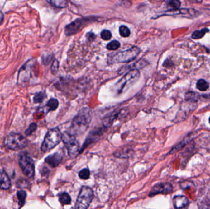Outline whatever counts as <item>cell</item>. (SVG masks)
<instances>
[{
  "label": "cell",
  "instance_id": "d4e9b609",
  "mask_svg": "<svg viewBox=\"0 0 210 209\" xmlns=\"http://www.w3.org/2000/svg\"><path fill=\"white\" fill-rule=\"evenodd\" d=\"M90 175V170L87 168H84L79 172V177L83 180H87L89 179Z\"/></svg>",
  "mask_w": 210,
  "mask_h": 209
},
{
  "label": "cell",
  "instance_id": "30bf717a",
  "mask_svg": "<svg viewBox=\"0 0 210 209\" xmlns=\"http://www.w3.org/2000/svg\"><path fill=\"white\" fill-rule=\"evenodd\" d=\"M173 191V186L169 183H161L155 185L151 189L149 196L150 197L154 196L159 194H168Z\"/></svg>",
  "mask_w": 210,
  "mask_h": 209
},
{
  "label": "cell",
  "instance_id": "ffe728a7",
  "mask_svg": "<svg viewBox=\"0 0 210 209\" xmlns=\"http://www.w3.org/2000/svg\"><path fill=\"white\" fill-rule=\"evenodd\" d=\"M17 197L19 201V207H21L25 202V199L26 197V193L25 191H23V190L18 191L17 193Z\"/></svg>",
  "mask_w": 210,
  "mask_h": 209
},
{
  "label": "cell",
  "instance_id": "83f0119b",
  "mask_svg": "<svg viewBox=\"0 0 210 209\" xmlns=\"http://www.w3.org/2000/svg\"><path fill=\"white\" fill-rule=\"evenodd\" d=\"M36 128H37L36 123H31L29 126V128L25 131V134L26 136H30L36 129Z\"/></svg>",
  "mask_w": 210,
  "mask_h": 209
},
{
  "label": "cell",
  "instance_id": "3957f363",
  "mask_svg": "<svg viewBox=\"0 0 210 209\" xmlns=\"http://www.w3.org/2000/svg\"><path fill=\"white\" fill-rule=\"evenodd\" d=\"M140 52V49L137 47H133L126 50L119 52L111 55L108 59V63H128L136 58Z\"/></svg>",
  "mask_w": 210,
  "mask_h": 209
},
{
  "label": "cell",
  "instance_id": "cb8c5ba5",
  "mask_svg": "<svg viewBox=\"0 0 210 209\" xmlns=\"http://www.w3.org/2000/svg\"><path fill=\"white\" fill-rule=\"evenodd\" d=\"M45 93L41 91V92L37 93L35 95L33 100L35 103H42V101L45 99Z\"/></svg>",
  "mask_w": 210,
  "mask_h": 209
},
{
  "label": "cell",
  "instance_id": "5b68a950",
  "mask_svg": "<svg viewBox=\"0 0 210 209\" xmlns=\"http://www.w3.org/2000/svg\"><path fill=\"white\" fill-rule=\"evenodd\" d=\"M4 144L8 148L17 151L27 146L28 141L21 134L12 132L5 138Z\"/></svg>",
  "mask_w": 210,
  "mask_h": 209
},
{
  "label": "cell",
  "instance_id": "5bb4252c",
  "mask_svg": "<svg viewBox=\"0 0 210 209\" xmlns=\"http://www.w3.org/2000/svg\"><path fill=\"white\" fill-rule=\"evenodd\" d=\"M173 206L176 209H183L189 205V200L185 196H176L173 199Z\"/></svg>",
  "mask_w": 210,
  "mask_h": 209
},
{
  "label": "cell",
  "instance_id": "9a60e30c",
  "mask_svg": "<svg viewBox=\"0 0 210 209\" xmlns=\"http://www.w3.org/2000/svg\"><path fill=\"white\" fill-rule=\"evenodd\" d=\"M11 180L5 171L0 170V188L8 189L11 187Z\"/></svg>",
  "mask_w": 210,
  "mask_h": 209
},
{
  "label": "cell",
  "instance_id": "2e32d148",
  "mask_svg": "<svg viewBox=\"0 0 210 209\" xmlns=\"http://www.w3.org/2000/svg\"><path fill=\"white\" fill-rule=\"evenodd\" d=\"M166 4L169 11H176L179 9L181 2L179 0H168Z\"/></svg>",
  "mask_w": 210,
  "mask_h": 209
},
{
  "label": "cell",
  "instance_id": "4316f807",
  "mask_svg": "<svg viewBox=\"0 0 210 209\" xmlns=\"http://www.w3.org/2000/svg\"><path fill=\"white\" fill-rule=\"evenodd\" d=\"M101 37L103 40L108 41L111 38L112 35H111V33L110 31H109L107 30H105L102 31V32L101 33Z\"/></svg>",
  "mask_w": 210,
  "mask_h": 209
},
{
  "label": "cell",
  "instance_id": "603a6c76",
  "mask_svg": "<svg viewBox=\"0 0 210 209\" xmlns=\"http://www.w3.org/2000/svg\"><path fill=\"white\" fill-rule=\"evenodd\" d=\"M119 33L121 36L124 38H127L130 35V31L127 26L125 25H122L119 27Z\"/></svg>",
  "mask_w": 210,
  "mask_h": 209
},
{
  "label": "cell",
  "instance_id": "44dd1931",
  "mask_svg": "<svg viewBox=\"0 0 210 209\" xmlns=\"http://www.w3.org/2000/svg\"><path fill=\"white\" fill-rule=\"evenodd\" d=\"M197 88L200 91H205L208 89L209 84L204 79H200L197 83Z\"/></svg>",
  "mask_w": 210,
  "mask_h": 209
},
{
  "label": "cell",
  "instance_id": "7c38bea8",
  "mask_svg": "<svg viewBox=\"0 0 210 209\" xmlns=\"http://www.w3.org/2000/svg\"><path fill=\"white\" fill-rule=\"evenodd\" d=\"M31 61H28L25 63L21 69L19 76H18V82L19 83H23L26 82V80L30 77L31 76Z\"/></svg>",
  "mask_w": 210,
  "mask_h": 209
},
{
  "label": "cell",
  "instance_id": "4dcf8cb0",
  "mask_svg": "<svg viewBox=\"0 0 210 209\" xmlns=\"http://www.w3.org/2000/svg\"><path fill=\"white\" fill-rule=\"evenodd\" d=\"M87 38H88V39H91V40H92V37H93V38H95V35L93 34V33H88L87 35Z\"/></svg>",
  "mask_w": 210,
  "mask_h": 209
},
{
  "label": "cell",
  "instance_id": "ac0fdd59",
  "mask_svg": "<svg viewBox=\"0 0 210 209\" xmlns=\"http://www.w3.org/2000/svg\"><path fill=\"white\" fill-rule=\"evenodd\" d=\"M209 31L210 30L208 28H203L200 30L195 31L192 35V39H199L203 38L205 36V35L207 33H208Z\"/></svg>",
  "mask_w": 210,
  "mask_h": 209
},
{
  "label": "cell",
  "instance_id": "d6986e66",
  "mask_svg": "<svg viewBox=\"0 0 210 209\" xmlns=\"http://www.w3.org/2000/svg\"><path fill=\"white\" fill-rule=\"evenodd\" d=\"M59 201L63 205H69L71 202V199L68 193H63L59 195Z\"/></svg>",
  "mask_w": 210,
  "mask_h": 209
},
{
  "label": "cell",
  "instance_id": "4fadbf2b",
  "mask_svg": "<svg viewBox=\"0 0 210 209\" xmlns=\"http://www.w3.org/2000/svg\"><path fill=\"white\" fill-rule=\"evenodd\" d=\"M62 158V155L60 153H55L46 157L45 161L51 167H55L60 164Z\"/></svg>",
  "mask_w": 210,
  "mask_h": 209
},
{
  "label": "cell",
  "instance_id": "52a82bcc",
  "mask_svg": "<svg viewBox=\"0 0 210 209\" xmlns=\"http://www.w3.org/2000/svg\"><path fill=\"white\" fill-rule=\"evenodd\" d=\"M93 199V192L88 187H83L78 195L75 208L79 209H87Z\"/></svg>",
  "mask_w": 210,
  "mask_h": 209
},
{
  "label": "cell",
  "instance_id": "277c9868",
  "mask_svg": "<svg viewBox=\"0 0 210 209\" xmlns=\"http://www.w3.org/2000/svg\"><path fill=\"white\" fill-rule=\"evenodd\" d=\"M62 134L58 128L50 129L46 134L41 146L43 151H48L57 146L62 141Z\"/></svg>",
  "mask_w": 210,
  "mask_h": 209
},
{
  "label": "cell",
  "instance_id": "6da1fadb",
  "mask_svg": "<svg viewBox=\"0 0 210 209\" xmlns=\"http://www.w3.org/2000/svg\"><path fill=\"white\" fill-rule=\"evenodd\" d=\"M92 118V110L84 107L74 118L71 128V132L74 135H81L88 129Z\"/></svg>",
  "mask_w": 210,
  "mask_h": 209
},
{
  "label": "cell",
  "instance_id": "f546056e",
  "mask_svg": "<svg viewBox=\"0 0 210 209\" xmlns=\"http://www.w3.org/2000/svg\"><path fill=\"white\" fill-rule=\"evenodd\" d=\"M4 18V14L2 13V12L1 11H0V25L3 23Z\"/></svg>",
  "mask_w": 210,
  "mask_h": 209
},
{
  "label": "cell",
  "instance_id": "1f68e13d",
  "mask_svg": "<svg viewBox=\"0 0 210 209\" xmlns=\"http://www.w3.org/2000/svg\"><path fill=\"white\" fill-rule=\"evenodd\" d=\"M209 122H210V118H209Z\"/></svg>",
  "mask_w": 210,
  "mask_h": 209
},
{
  "label": "cell",
  "instance_id": "9c48e42d",
  "mask_svg": "<svg viewBox=\"0 0 210 209\" xmlns=\"http://www.w3.org/2000/svg\"><path fill=\"white\" fill-rule=\"evenodd\" d=\"M107 128L108 127L106 125L105 123H103L102 126L95 128L91 132H90V133L88 134V136H87V139H86V140H85V141L83 144V146L80 150V153H81L84 150L85 148H86L87 146H88L92 143H93L95 141H96L97 140H98L99 139V137L104 133V132Z\"/></svg>",
  "mask_w": 210,
  "mask_h": 209
},
{
  "label": "cell",
  "instance_id": "e0dca14e",
  "mask_svg": "<svg viewBox=\"0 0 210 209\" xmlns=\"http://www.w3.org/2000/svg\"><path fill=\"white\" fill-rule=\"evenodd\" d=\"M47 1L52 6L58 8L66 7L68 4L67 0H47Z\"/></svg>",
  "mask_w": 210,
  "mask_h": 209
},
{
  "label": "cell",
  "instance_id": "7402d4cb",
  "mask_svg": "<svg viewBox=\"0 0 210 209\" xmlns=\"http://www.w3.org/2000/svg\"><path fill=\"white\" fill-rule=\"evenodd\" d=\"M46 106L49 108V110L50 111H54L56 110L59 106V101L57 100L52 98L50 99L47 103Z\"/></svg>",
  "mask_w": 210,
  "mask_h": 209
},
{
  "label": "cell",
  "instance_id": "8fae6325",
  "mask_svg": "<svg viewBox=\"0 0 210 209\" xmlns=\"http://www.w3.org/2000/svg\"><path fill=\"white\" fill-rule=\"evenodd\" d=\"M85 22V20L81 19L75 20L65 27V33L68 36H70L78 33L84 26Z\"/></svg>",
  "mask_w": 210,
  "mask_h": 209
},
{
  "label": "cell",
  "instance_id": "7a4b0ae2",
  "mask_svg": "<svg viewBox=\"0 0 210 209\" xmlns=\"http://www.w3.org/2000/svg\"><path fill=\"white\" fill-rule=\"evenodd\" d=\"M140 78L138 69H131L126 73L114 85V92L121 95L126 91Z\"/></svg>",
  "mask_w": 210,
  "mask_h": 209
},
{
  "label": "cell",
  "instance_id": "484cf974",
  "mask_svg": "<svg viewBox=\"0 0 210 209\" xmlns=\"http://www.w3.org/2000/svg\"><path fill=\"white\" fill-rule=\"evenodd\" d=\"M121 46L119 42L117 41H113L112 42L109 43L107 45V49L109 50H115L118 49Z\"/></svg>",
  "mask_w": 210,
  "mask_h": 209
},
{
  "label": "cell",
  "instance_id": "f1b7e54d",
  "mask_svg": "<svg viewBox=\"0 0 210 209\" xmlns=\"http://www.w3.org/2000/svg\"><path fill=\"white\" fill-rule=\"evenodd\" d=\"M59 69V63L57 60H55L51 66V71L52 74H55L57 72Z\"/></svg>",
  "mask_w": 210,
  "mask_h": 209
},
{
  "label": "cell",
  "instance_id": "ba28073f",
  "mask_svg": "<svg viewBox=\"0 0 210 209\" xmlns=\"http://www.w3.org/2000/svg\"><path fill=\"white\" fill-rule=\"evenodd\" d=\"M19 163L24 175L27 177H33L35 175V163L33 159L26 153H22L19 158Z\"/></svg>",
  "mask_w": 210,
  "mask_h": 209
},
{
  "label": "cell",
  "instance_id": "8992f818",
  "mask_svg": "<svg viewBox=\"0 0 210 209\" xmlns=\"http://www.w3.org/2000/svg\"><path fill=\"white\" fill-rule=\"evenodd\" d=\"M62 141L66 146L71 156L75 157L80 153L79 143L76 138L75 135L71 132H64L62 134Z\"/></svg>",
  "mask_w": 210,
  "mask_h": 209
}]
</instances>
